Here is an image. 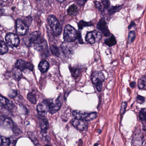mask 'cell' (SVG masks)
I'll return each instance as SVG.
<instances>
[{"instance_id":"obj_2","label":"cell","mask_w":146,"mask_h":146,"mask_svg":"<svg viewBox=\"0 0 146 146\" xmlns=\"http://www.w3.org/2000/svg\"><path fill=\"white\" fill-rule=\"evenodd\" d=\"M48 19L53 34L56 36H60L62 32V27L59 21L54 15H49Z\"/></svg>"},{"instance_id":"obj_27","label":"cell","mask_w":146,"mask_h":146,"mask_svg":"<svg viewBox=\"0 0 146 146\" xmlns=\"http://www.w3.org/2000/svg\"><path fill=\"white\" fill-rule=\"evenodd\" d=\"M123 7V5H118V6H114L111 7L108 13L110 14H114L116 12H118Z\"/></svg>"},{"instance_id":"obj_20","label":"cell","mask_w":146,"mask_h":146,"mask_svg":"<svg viewBox=\"0 0 146 146\" xmlns=\"http://www.w3.org/2000/svg\"><path fill=\"white\" fill-rule=\"evenodd\" d=\"M8 48L3 41H0V54L3 55L7 53Z\"/></svg>"},{"instance_id":"obj_36","label":"cell","mask_w":146,"mask_h":146,"mask_svg":"<svg viewBox=\"0 0 146 146\" xmlns=\"http://www.w3.org/2000/svg\"><path fill=\"white\" fill-rule=\"evenodd\" d=\"M32 21V19L31 17H30V16H28V17L25 18V20L24 21L26 24L29 27L31 25Z\"/></svg>"},{"instance_id":"obj_24","label":"cell","mask_w":146,"mask_h":146,"mask_svg":"<svg viewBox=\"0 0 146 146\" xmlns=\"http://www.w3.org/2000/svg\"><path fill=\"white\" fill-rule=\"evenodd\" d=\"M27 98L31 103L33 104H35L36 103V95L33 93H30L28 94Z\"/></svg>"},{"instance_id":"obj_1","label":"cell","mask_w":146,"mask_h":146,"mask_svg":"<svg viewBox=\"0 0 146 146\" xmlns=\"http://www.w3.org/2000/svg\"><path fill=\"white\" fill-rule=\"evenodd\" d=\"M72 114L75 118L87 121H92L97 117L96 112H86L79 110L73 111Z\"/></svg>"},{"instance_id":"obj_21","label":"cell","mask_w":146,"mask_h":146,"mask_svg":"<svg viewBox=\"0 0 146 146\" xmlns=\"http://www.w3.org/2000/svg\"><path fill=\"white\" fill-rule=\"evenodd\" d=\"M10 145V139L0 135V146H9Z\"/></svg>"},{"instance_id":"obj_10","label":"cell","mask_w":146,"mask_h":146,"mask_svg":"<svg viewBox=\"0 0 146 146\" xmlns=\"http://www.w3.org/2000/svg\"><path fill=\"white\" fill-rule=\"evenodd\" d=\"M71 123L74 127L80 131H86L87 129V125L83 120L74 118L71 121Z\"/></svg>"},{"instance_id":"obj_23","label":"cell","mask_w":146,"mask_h":146,"mask_svg":"<svg viewBox=\"0 0 146 146\" xmlns=\"http://www.w3.org/2000/svg\"><path fill=\"white\" fill-rule=\"evenodd\" d=\"M41 121H40V127L42 130L44 132H46L48 130V122L46 119H41Z\"/></svg>"},{"instance_id":"obj_17","label":"cell","mask_w":146,"mask_h":146,"mask_svg":"<svg viewBox=\"0 0 146 146\" xmlns=\"http://www.w3.org/2000/svg\"><path fill=\"white\" fill-rule=\"evenodd\" d=\"M67 13L70 16H75L78 13V8L75 4H72L68 8Z\"/></svg>"},{"instance_id":"obj_34","label":"cell","mask_w":146,"mask_h":146,"mask_svg":"<svg viewBox=\"0 0 146 146\" xmlns=\"http://www.w3.org/2000/svg\"><path fill=\"white\" fill-rule=\"evenodd\" d=\"M94 3L98 9H99L101 11H104V8L102 4H101L100 2L95 1L94 2Z\"/></svg>"},{"instance_id":"obj_35","label":"cell","mask_w":146,"mask_h":146,"mask_svg":"<svg viewBox=\"0 0 146 146\" xmlns=\"http://www.w3.org/2000/svg\"><path fill=\"white\" fill-rule=\"evenodd\" d=\"M17 92L15 90H12L8 94L9 97L11 98H14L17 96Z\"/></svg>"},{"instance_id":"obj_41","label":"cell","mask_w":146,"mask_h":146,"mask_svg":"<svg viewBox=\"0 0 146 146\" xmlns=\"http://www.w3.org/2000/svg\"><path fill=\"white\" fill-rule=\"evenodd\" d=\"M135 25V22H134V21H132V22H131V23H130V25H129V29H131V28H132V27H133Z\"/></svg>"},{"instance_id":"obj_28","label":"cell","mask_w":146,"mask_h":146,"mask_svg":"<svg viewBox=\"0 0 146 146\" xmlns=\"http://www.w3.org/2000/svg\"><path fill=\"white\" fill-rule=\"evenodd\" d=\"M10 102L5 97L0 96V105L2 106L6 107L10 104Z\"/></svg>"},{"instance_id":"obj_33","label":"cell","mask_w":146,"mask_h":146,"mask_svg":"<svg viewBox=\"0 0 146 146\" xmlns=\"http://www.w3.org/2000/svg\"><path fill=\"white\" fill-rule=\"evenodd\" d=\"M101 2L104 8L107 9L110 7V2L109 0H101Z\"/></svg>"},{"instance_id":"obj_5","label":"cell","mask_w":146,"mask_h":146,"mask_svg":"<svg viewBox=\"0 0 146 146\" xmlns=\"http://www.w3.org/2000/svg\"><path fill=\"white\" fill-rule=\"evenodd\" d=\"M76 47L77 44L74 42L65 41L61 45V48L64 55L68 58L72 57Z\"/></svg>"},{"instance_id":"obj_12","label":"cell","mask_w":146,"mask_h":146,"mask_svg":"<svg viewBox=\"0 0 146 146\" xmlns=\"http://www.w3.org/2000/svg\"><path fill=\"white\" fill-rule=\"evenodd\" d=\"M29 40L31 43L38 45H40L44 41L41 36V33L38 31L32 33L30 35Z\"/></svg>"},{"instance_id":"obj_32","label":"cell","mask_w":146,"mask_h":146,"mask_svg":"<svg viewBox=\"0 0 146 146\" xmlns=\"http://www.w3.org/2000/svg\"><path fill=\"white\" fill-rule=\"evenodd\" d=\"M136 101L140 104H143L145 101V98L141 95H138L136 98Z\"/></svg>"},{"instance_id":"obj_9","label":"cell","mask_w":146,"mask_h":146,"mask_svg":"<svg viewBox=\"0 0 146 146\" xmlns=\"http://www.w3.org/2000/svg\"><path fill=\"white\" fill-rule=\"evenodd\" d=\"M28 26L21 19H18L16 21V32L20 36L25 35L28 30Z\"/></svg>"},{"instance_id":"obj_16","label":"cell","mask_w":146,"mask_h":146,"mask_svg":"<svg viewBox=\"0 0 146 146\" xmlns=\"http://www.w3.org/2000/svg\"><path fill=\"white\" fill-rule=\"evenodd\" d=\"M38 68L41 72L45 73L48 70L49 64L46 60H43L39 63Z\"/></svg>"},{"instance_id":"obj_29","label":"cell","mask_w":146,"mask_h":146,"mask_svg":"<svg viewBox=\"0 0 146 146\" xmlns=\"http://www.w3.org/2000/svg\"><path fill=\"white\" fill-rule=\"evenodd\" d=\"M50 50L54 55L56 56H59L60 54V50L59 48L55 45H51L50 47Z\"/></svg>"},{"instance_id":"obj_26","label":"cell","mask_w":146,"mask_h":146,"mask_svg":"<svg viewBox=\"0 0 146 146\" xmlns=\"http://www.w3.org/2000/svg\"><path fill=\"white\" fill-rule=\"evenodd\" d=\"M93 25V24L91 22H86V21H81L78 24V27L80 30H82L83 27H86L92 26Z\"/></svg>"},{"instance_id":"obj_40","label":"cell","mask_w":146,"mask_h":146,"mask_svg":"<svg viewBox=\"0 0 146 146\" xmlns=\"http://www.w3.org/2000/svg\"><path fill=\"white\" fill-rule=\"evenodd\" d=\"M78 38H79V42L81 44L83 43V41L81 38V36L80 33L78 34Z\"/></svg>"},{"instance_id":"obj_11","label":"cell","mask_w":146,"mask_h":146,"mask_svg":"<svg viewBox=\"0 0 146 146\" xmlns=\"http://www.w3.org/2000/svg\"><path fill=\"white\" fill-rule=\"evenodd\" d=\"M97 28L105 36H109L111 33L106 25V22L104 18H101L98 22Z\"/></svg>"},{"instance_id":"obj_37","label":"cell","mask_w":146,"mask_h":146,"mask_svg":"<svg viewBox=\"0 0 146 146\" xmlns=\"http://www.w3.org/2000/svg\"><path fill=\"white\" fill-rule=\"evenodd\" d=\"M127 104L126 103H123L122 104L121 108V113L122 115H123V113L125 112L126 108L127 107Z\"/></svg>"},{"instance_id":"obj_8","label":"cell","mask_w":146,"mask_h":146,"mask_svg":"<svg viewBox=\"0 0 146 146\" xmlns=\"http://www.w3.org/2000/svg\"><path fill=\"white\" fill-rule=\"evenodd\" d=\"M37 110L40 116L44 117L47 115L48 111H49V100H44L38 104L37 107Z\"/></svg>"},{"instance_id":"obj_6","label":"cell","mask_w":146,"mask_h":146,"mask_svg":"<svg viewBox=\"0 0 146 146\" xmlns=\"http://www.w3.org/2000/svg\"><path fill=\"white\" fill-rule=\"evenodd\" d=\"M102 36L100 33L94 31L88 32L86 35V41L90 44L99 42L101 40Z\"/></svg>"},{"instance_id":"obj_19","label":"cell","mask_w":146,"mask_h":146,"mask_svg":"<svg viewBox=\"0 0 146 146\" xmlns=\"http://www.w3.org/2000/svg\"><path fill=\"white\" fill-rule=\"evenodd\" d=\"M105 43L108 46L111 47L114 46L116 44V40L115 37L112 35L111 36L105 40Z\"/></svg>"},{"instance_id":"obj_18","label":"cell","mask_w":146,"mask_h":146,"mask_svg":"<svg viewBox=\"0 0 146 146\" xmlns=\"http://www.w3.org/2000/svg\"><path fill=\"white\" fill-rule=\"evenodd\" d=\"M21 70L16 67L13 68L12 71L13 76L14 77L15 79L17 80H20L22 77V72Z\"/></svg>"},{"instance_id":"obj_38","label":"cell","mask_w":146,"mask_h":146,"mask_svg":"<svg viewBox=\"0 0 146 146\" xmlns=\"http://www.w3.org/2000/svg\"><path fill=\"white\" fill-rule=\"evenodd\" d=\"M88 0H76V2L80 5H83Z\"/></svg>"},{"instance_id":"obj_3","label":"cell","mask_w":146,"mask_h":146,"mask_svg":"<svg viewBox=\"0 0 146 146\" xmlns=\"http://www.w3.org/2000/svg\"><path fill=\"white\" fill-rule=\"evenodd\" d=\"M77 31L70 25L66 26L64 29L63 38L66 42H74L78 38Z\"/></svg>"},{"instance_id":"obj_4","label":"cell","mask_w":146,"mask_h":146,"mask_svg":"<svg viewBox=\"0 0 146 146\" xmlns=\"http://www.w3.org/2000/svg\"><path fill=\"white\" fill-rule=\"evenodd\" d=\"M93 84L95 86L97 90L100 92L102 89V85L104 81V76L99 71H96L93 73L91 76Z\"/></svg>"},{"instance_id":"obj_43","label":"cell","mask_w":146,"mask_h":146,"mask_svg":"<svg viewBox=\"0 0 146 146\" xmlns=\"http://www.w3.org/2000/svg\"><path fill=\"white\" fill-rule=\"evenodd\" d=\"M44 146H51L49 145H45Z\"/></svg>"},{"instance_id":"obj_42","label":"cell","mask_w":146,"mask_h":146,"mask_svg":"<svg viewBox=\"0 0 146 146\" xmlns=\"http://www.w3.org/2000/svg\"><path fill=\"white\" fill-rule=\"evenodd\" d=\"M66 1V0H56V1L58 2L59 3H62L64 1Z\"/></svg>"},{"instance_id":"obj_22","label":"cell","mask_w":146,"mask_h":146,"mask_svg":"<svg viewBox=\"0 0 146 146\" xmlns=\"http://www.w3.org/2000/svg\"><path fill=\"white\" fill-rule=\"evenodd\" d=\"M139 89H143L146 88V76H143L139 80L138 84Z\"/></svg>"},{"instance_id":"obj_13","label":"cell","mask_w":146,"mask_h":146,"mask_svg":"<svg viewBox=\"0 0 146 146\" xmlns=\"http://www.w3.org/2000/svg\"><path fill=\"white\" fill-rule=\"evenodd\" d=\"M14 125L13 122L10 118L5 116H0V127L7 129H12Z\"/></svg>"},{"instance_id":"obj_30","label":"cell","mask_w":146,"mask_h":146,"mask_svg":"<svg viewBox=\"0 0 146 146\" xmlns=\"http://www.w3.org/2000/svg\"><path fill=\"white\" fill-rule=\"evenodd\" d=\"M70 71L72 73L73 77H78L80 74V70L78 68H72L70 67L69 68Z\"/></svg>"},{"instance_id":"obj_15","label":"cell","mask_w":146,"mask_h":146,"mask_svg":"<svg viewBox=\"0 0 146 146\" xmlns=\"http://www.w3.org/2000/svg\"><path fill=\"white\" fill-rule=\"evenodd\" d=\"M15 66L21 71L29 70L32 71L33 69V67L31 63L22 60H18L15 64Z\"/></svg>"},{"instance_id":"obj_25","label":"cell","mask_w":146,"mask_h":146,"mask_svg":"<svg viewBox=\"0 0 146 146\" xmlns=\"http://www.w3.org/2000/svg\"><path fill=\"white\" fill-rule=\"evenodd\" d=\"M136 35L135 31H131L129 32L128 36V43H132L135 39Z\"/></svg>"},{"instance_id":"obj_44","label":"cell","mask_w":146,"mask_h":146,"mask_svg":"<svg viewBox=\"0 0 146 146\" xmlns=\"http://www.w3.org/2000/svg\"><path fill=\"white\" fill-rule=\"evenodd\" d=\"M36 1H40V0H36Z\"/></svg>"},{"instance_id":"obj_14","label":"cell","mask_w":146,"mask_h":146,"mask_svg":"<svg viewBox=\"0 0 146 146\" xmlns=\"http://www.w3.org/2000/svg\"><path fill=\"white\" fill-rule=\"evenodd\" d=\"M61 103L59 99H57L54 101L49 100V111L51 114H54L57 112L60 109Z\"/></svg>"},{"instance_id":"obj_45","label":"cell","mask_w":146,"mask_h":146,"mask_svg":"<svg viewBox=\"0 0 146 146\" xmlns=\"http://www.w3.org/2000/svg\"></svg>"},{"instance_id":"obj_39","label":"cell","mask_w":146,"mask_h":146,"mask_svg":"<svg viewBox=\"0 0 146 146\" xmlns=\"http://www.w3.org/2000/svg\"><path fill=\"white\" fill-rule=\"evenodd\" d=\"M135 85H136V83L135 82H130V86L132 88H134L135 87Z\"/></svg>"},{"instance_id":"obj_7","label":"cell","mask_w":146,"mask_h":146,"mask_svg":"<svg viewBox=\"0 0 146 146\" xmlns=\"http://www.w3.org/2000/svg\"><path fill=\"white\" fill-rule=\"evenodd\" d=\"M5 39L8 45L11 48L18 47L19 44V38L18 36L14 33H9L7 34Z\"/></svg>"},{"instance_id":"obj_31","label":"cell","mask_w":146,"mask_h":146,"mask_svg":"<svg viewBox=\"0 0 146 146\" xmlns=\"http://www.w3.org/2000/svg\"><path fill=\"white\" fill-rule=\"evenodd\" d=\"M140 119L142 121H145L146 120V108L142 109L139 113Z\"/></svg>"}]
</instances>
